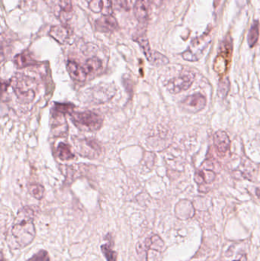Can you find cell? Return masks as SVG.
I'll list each match as a JSON object with an SVG mask.
<instances>
[{
	"label": "cell",
	"mask_w": 260,
	"mask_h": 261,
	"mask_svg": "<svg viewBox=\"0 0 260 261\" xmlns=\"http://www.w3.org/2000/svg\"><path fill=\"white\" fill-rule=\"evenodd\" d=\"M149 61L154 65L161 66L167 64L169 63V59L162 54L157 51H154Z\"/></svg>",
	"instance_id": "obj_20"
},
{
	"label": "cell",
	"mask_w": 260,
	"mask_h": 261,
	"mask_svg": "<svg viewBox=\"0 0 260 261\" xmlns=\"http://www.w3.org/2000/svg\"><path fill=\"white\" fill-rule=\"evenodd\" d=\"M229 89H230V81L227 78L223 80L220 82L219 88H218V95L221 98L225 97L228 93Z\"/></svg>",
	"instance_id": "obj_23"
},
{
	"label": "cell",
	"mask_w": 260,
	"mask_h": 261,
	"mask_svg": "<svg viewBox=\"0 0 260 261\" xmlns=\"http://www.w3.org/2000/svg\"><path fill=\"white\" fill-rule=\"evenodd\" d=\"M102 254L107 261H117V253L113 251L112 248L108 245H103L101 247Z\"/></svg>",
	"instance_id": "obj_21"
},
{
	"label": "cell",
	"mask_w": 260,
	"mask_h": 261,
	"mask_svg": "<svg viewBox=\"0 0 260 261\" xmlns=\"http://www.w3.org/2000/svg\"><path fill=\"white\" fill-rule=\"evenodd\" d=\"M206 105V99L200 93L192 95L186 97L182 102V107L189 113H195L201 111Z\"/></svg>",
	"instance_id": "obj_8"
},
{
	"label": "cell",
	"mask_w": 260,
	"mask_h": 261,
	"mask_svg": "<svg viewBox=\"0 0 260 261\" xmlns=\"http://www.w3.org/2000/svg\"><path fill=\"white\" fill-rule=\"evenodd\" d=\"M35 216V211L30 206L24 207L18 211L6 240L10 249H22L33 242L36 236Z\"/></svg>",
	"instance_id": "obj_1"
},
{
	"label": "cell",
	"mask_w": 260,
	"mask_h": 261,
	"mask_svg": "<svg viewBox=\"0 0 260 261\" xmlns=\"http://www.w3.org/2000/svg\"><path fill=\"white\" fill-rule=\"evenodd\" d=\"M32 80L30 78H16L14 82L13 89L18 100L21 103H30L35 97V92L31 86Z\"/></svg>",
	"instance_id": "obj_5"
},
{
	"label": "cell",
	"mask_w": 260,
	"mask_h": 261,
	"mask_svg": "<svg viewBox=\"0 0 260 261\" xmlns=\"http://www.w3.org/2000/svg\"><path fill=\"white\" fill-rule=\"evenodd\" d=\"M27 261H50V257L47 251L41 250Z\"/></svg>",
	"instance_id": "obj_25"
},
{
	"label": "cell",
	"mask_w": 260,
	"mask_h": 261,
	"mask_svg": "<svg viewBox=\"0 0 260 261\" xmlns=\"http://www.w3.org/2000/svg\"><path fill=\"white\" fill-rule=\"evenodd\" d=\"M89 8L95 13H100L102 15L112 14L113 5L111 0H86Z\"/></svg>",
	"instance_id": "obj_9"
},
{
	"label": "cell",
	"mask_w": 260,
	"mask_h": 261,
	"mask_svg": "<svg viewBox=\"0 0 260 261\" xmlns=\"http://www.w3.org/2000/svg\"><path fill=\"white\" fill-rule=\"evenodd\" d=\"M139 44H140V47L143 50V53H145V56L148 58V61L151 59V56H152L153 50H151V47H150L149 41H148V38H140L138 40Z\"/></svg>",
	"instance_id": "obj_22"
},
{
	"label": "cell",
	"mask_w": 260,
	"mask_h": 261,
	"mask_svg": "<svg viewBox=\"0 0 260 261\" xmlns=\"http://www.w3.org/2000/svg\"><path fill=\"white\" fill-rule=\"evenodd\" d=\"M102 67V61L97 58H92L87 60L85 65L83 66L84 70L86 72L87 75L94 73Z\"/></svg>",
	"instance_id": "obj_18"
},
{
	"label": "cell",
	"mask_w": 260,
	"mask_h": 261,
	"mask_svg": "<svg viewBox=\"0 0 260 261\" xmlns=\"http://www.w3.org/2000/svg\"><path fill=\"white\" fill-rule=\"evenodd\" d=\"M78 152L82 156L94 158L99 156L101 148L96 141L90 139L78 140L76 143Z\"/></svg>",
	"instance_id": "obj_7"
},
{
	"label": "cell",
	"mask_w": 260,
	"mask_h": 261,
	"mask_svg": "<svg viewBox=\"0 0 260 261\" xmlns=\"http://www.w3.org/2000/svg\"><path fill=\"white\" fill-rule=\"evenodd\" d=\"M31 195L37 199H41L44 197V188L42 185L38 184H31L28 187Z\"/></svg>",
	"instance_id": "obj_19"
},
{
	"label": "cell",
	"mask_w": 260,
	"mask_h": 261,
	"mask_svg": "<svg viewBox=\"0 0 260 261\" xmlns=\"http://www.w3.org/2000/svg\"><path fill=\"white\" fill-rule=\"evenodd\" d=\"M151 9L150 0H137L134 4V15L140 22H146L149 18Z\"/></svg>",
	"instance_id": "obj_10"
},
{
	"label": "cell",
	"mask_w": 260,
	"mask_h": 261,
	"mask_svg": "<svg viewBox=\"0 0 260 261\" xmlns=\"http://www.w3.org/2000/svg\"><path fill=\"white\" fill-rule=\"evenodd\" d=\"M72 120L78 128L88 132H95L102 127L103 119L99 115L93 112L74 113L70 114Z\"/></svg>",
	"instance_id": "obj_3"
},
{
	"label": "cell",
	"mask_w": 260,
	"mask_h": 261,
	"mask_svg": "<svg viewBox=\"0 0 260 261\" xmlns=\"http://www.w3.org/2000/svg\"><path fill=\"white\" fill-rule=\"evenodd\" d=\"M195 80V75L192 72H186L178 77L174 78L168 82L167 90L169 93L177 94L190 88Z\"/></svg>",
	"instance_id": "obj_6"
},
{
	"label": "cell",
	"mask_w": 260,
	"mask_h": 261,
	"mask_svg": "<svg viewBox=\"0 0 260 261\" xmlns=\"http://www.w3.org/2000/svg\"><path fill=\"white\" fill-rule=\"evenodd\" d=\"M164 242L159 236H154L147 239L145 243H139L137 252L141 261H161Z\"/></svg>",
	"instance_id": "obj_2"
},
{
	"label": "cell",
	"mask_w": 260,
	"mask_h": 261,
	"mask_svg": "<svg viewBox=\"0 0 260 261\" xmlns=\"http://www.w3.org/2000/svg\"><path fill=\"white\" fill-rule=\"evenodd\" d=\"M67 70L71 77L78 82H83L86 79L87 73L84 70L83 67L75 61H70L67 63Z\"/></svg>",
	"instance_id": "obj_13"
},
{
	"label": "cell",
	"mask_w": 260,
	"mask_h": 261,
	"mask_svg": "<svg viewBox=\"0 0 260 261\" xmlns=\"http://www.w3.org/2000/svg\"><path fill=\"white\" fill-rule=\"evenodd\" d=\"M212 43L210 35H203L192 40L189 48L183 54V59L188 61H197L201 59Z\"/></svg>",
	"instance_id": "obj_4"
},
{
	"label": "cell",
	"mask_w": 260,
	"mask_h": 261,
	"mask_svg": "<svg viewBox=\"0 0 260 261\" xmlns=\"http://www.w3.org/2000/svg\"><path fill=\"white\" fill-rule=\"evenodd\" d=\"M56 153H57L58 158L62 161H70V160L73 159L75 156L70 150V145L65 143H61L58 145Z\"/></svg>",
	"instance_id": "obj_17"
},
{
	"label": "cell",
	"mask_w": 260,
	"mask_h": 261,
	"mask_svg": "<svg viewBox=\"0 0 260 261\" xmlns=\"http://www.w3.org/2000/svg\"><path fill=\"white\" fill-rule=\"evenodd\" d=\"M259 36V24L258 21H255L250 28L247 36V42L250 47H254L257 43Z\"/></svg>",
	"instance_id": "obj_16"
},
{
	"label": "cell",
	"mask_w": 260,
	"mask_h": 261,
	"mask_svg": "<svg viewBox=\"0 0 260 261\" xmlns=\"http://www.w3.org/2000/svg\"><path fill=\"white\" fill-rule=\"evenodd\" d=\"M50 35L61 44H64L69 38V32L67 28L64 25H55L51 27Z\"/></svg>",
	"instance_id": "obj_14"
},
{
	"label": "cell",
	"mask_w": 260,
	"mask_h": 261,
	"mask_svg": "<svg viewBox=\"0 0 260 261\" xmlns=\"http://www.w3.org/2000/svg\"><path fill=\"white\" fill-rule=\"evenodd\" d=\"M214 144L220 154H224L230 149V138L224 130H218L214 135Z\"/></svg>",
	"instance_id": "obj_12"
},
{
	"label": "cell",
	"mask_w": 260,
	"mask_h": 261,
	"mask_svg": "<svg viewBox=\"0 0 260 261\" xmlns=\"http://www.w3.org/2000/svg\"><path fill=\"white\" fill-rule=\"evenodd\" d=\"M96 28L99 32H111L119 29V24L112 15H102L96 21Z\"/></svg>",
	"instance_id": "obj_11"
},
{
	"label": "cell",
	"mask_w": 260,
	"mask_h": 261,
	"mask_svg": "<svg viewBox=\"0 0 260 261\" xmlns=\"http://www.w3.org/2000/svg\"><path fill=\"white\" fill-rule=\"evenodd\" d=\"M14 63L18 68H24V67H27L28 66L37 64L36 61L33 59L32 55L27 52H23V53L16 55L15 59H14Z\"/></svg>",
	"instance_id": "obj_15"
},
{
	"label": "cell",
	"mask_w": 260,
	"mask_h": 261,
	"mask_svg": "<svg viewBox=\"0 0 260 261\" xmlns=\"http://www.w3.org/2000/svg\"><path fill=\"white\" fill-rule=\"evenodd\" d=\"M197 175L201 178L203 181L208 182V184H210L215 180V174L211 170H205L204 171L198 172Z\"/></svg>",
	"instance_id": "obj_24"
},
{
	"label": "cell",
	"mask_w": 260,
	"mask_h": 261,
	"mask_svg": "<svg viewBox=\"0 0 260 261\" xmlns=\"http://www.w3.org/2000/svg\"><path fill=\"white\" fill-rule=\"evenodd\" d=\"M234 261H247V255H242L241 257H240L239 259H238V260H234Z\"/></svg>",
	"instance_id": "obj_26"
}]
</instances>
